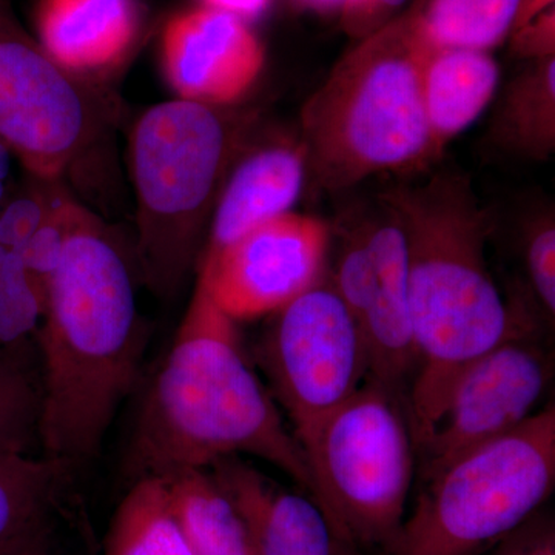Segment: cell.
<instances>
[{
  "mask_svg": "<svg viewBox=\"0 0 555 555\" xmlns=\"http://www.w3.org/2000/svg\"><path fill=\"white\" fill-rule=\"evenodd\" d=\"M33 181L35 184L25 185L0 203V246L16 254L42 224L62 185V182L43 181L35 177Z\"/></svg>",
  "mask_w": 555,
  "mask_h": 555,
  "instance_id": "484cf974",
  "label": "cell"
},
{
  "mask_svg": "<svg viewBox=\"0 0 555 555\" xmlns=\"http://www.w3.org/2000/svg\"><path fill=\"white\" fill-rule=\"evenodd\" d=\"M80 204L60 188L54 196L53 206L35 235L25 244L20 254L22 262L36 283L46 292L47 284L60 268L65 247H67L76 215Z\"/></svg>",
  "mask_w": 555,
  "mask_h": 555,
  "instance_id": "d4e9b609",
  "label": "cell"
},
{
  "mask_svg": "<svg viewBox=\"0 0 555 555\" xmlns=\"http://www.w3.org/2000/svg\"><path fill=\"white\" fill-rule=\"evenodd\" d=\"M250 455L312 496L305 451L251 366L238 323L195 291L139 409L124 473L130 481Z\"/></svg>",
  "mask_w": 555,
  "mask_h": 555,
  "instance_id": "3957f363",
  "label": "cell"
},
{
  "mask_svg": "<svg viewBox=\"0 0 555 555\" xmlns=\"http://www.w3.org/2000/svg\"><path fill=\"white\" fill-rule=\"evenodd\" d=\"M159 478L193 555H254L238 509L208 467Z\"/></svg>",
  "mask_w": 555,
  "mask_h": 555,
  "instance_id": "d6986e66",
  "label": "cell"
},
{
  "mask_svg": "<svg viewBox=\"0 0 555 555\" xmlns=\"http://www.w3.org/2000/svg\"><path fill=\"white\" fill-rule=\"evenodd\" d=\"M7 555H49L47 554L46 535L42 539L39 537L35 542L28 543V545L22 546L20 550Z\"/></svg>",
  "mask_w": 555,
  "mask_h": 555,
  "instance_id": "836d02e7",
  "label": "cell"
},
{
  "mask_svg": "<svg viewBox=\"0 0 555 555\" xmlns=\"http://www.w3.org/2000/svg\"><path fill=\"white\" fill-rule=\"evenodd\" d=\"M352 550H353V547H349V550H347L346 553L343 555H353Z\"/></svg>",
  "mask_w": 555,
  "mask_h": 555,
  "instance_id": "d590c367",
  "label": "cell"
},
{
  "mask_svg": "<svg viewBox=\"0 0 555 555\" xmlns=\"http://www.w3.org/2000/svg\"><path fill=\"white\" fill-rule=\"evenodd\" d=\"M208 469L238 509L254 555H343L349 550L312 496L288 491L243 456H224Z\"/></svg>",
  "mask_w": 555,
  "mask_h": 555,
  "instance_id": "5bb4252c",
  "label": "cell"
},
{
  "mask_svg": "<svg viewBox=\"0 0 555 555\" xmlns=\"http://www.w3.org/2000/svg\"><path fill=\"white\" fill-rule=\"evenodd\" d=\"M332 230L310 215H281L199 259L198 281L235 320L272 317L324 276Z\"/></svg>",
  "mask_w": 555,
  "mask_h": 555,
  "instance_id": "30bf717a",
  "label": "cell"
},
{
  "mask_svg": "<svg viewBox=\"0 0 555 555\" xmlns=\"http://www.w3.org/2000/svg\"><path fill=\"white\" fill-rule=\"evenodd\" d=\"M496 147L521 159L555 152V56L529 61L507 86L489 130Z\"/></svg>",
  "mask_w": 555,
  "mask_h": 555,
  "instance_id": "ffe728a7",
  "label": "cell"
},
{
  "mask_svg": "<svg viewBox=\"0 0 555 555\" xmlns=\"http://www.w3.org/2000/svg\"><path fill=\"white\" fill-rule=\"evenodd\" d=\"M551 374L545 350L529 337L507 339L469 364L452 387L429 440L418 451L423 480L534 415Z\"/></svg>",
  "mask_w": 555,
  "mask_h": 555,
  "instance_id": "8fae6325",
  "label": "cell"
},
{
  "mask_svg": "<svg viewBox=\"0 0 555 555\" xmlns=\"http://www.w3.org/2000/svg\"><path fill=\"white\" fill-rule=\"evenodd\" d=\"M73 469L42 454L0 451V555L46 535L47 517Z\"/></svg>",
  "mask_w": 555,
  "mask_h": 555,
  "instance_id": "ac0fdd59",
  "label": "cell"
},
{
  "mask_svg": "<svg viewBox=\"0 0 555 555\" xmlns=\"http://www.w3.org/2000/svg\"><path fill=\"white\" fill-rule=\"evenodd\" d=\"M243 137V120L184 100L153 105L130 134L139 280L163 299L178 294Z\"/></svg>",
  "mask_w": 555,
  "mask_h": 555,
  "instance_id": "5b68a950",
  "label": "cell"
},
{
  "mask_svg": "<svg viewBox=\"0 0 555 555\" xmlns=\"http://www.w3.org/2000/svg\"><path fill=\"white\" fill-rule=\"evenodd\" d=\"M139 281L133 248L79 206L36 335L40 454L76 467L100 452L147 349Z\"/></svg>",
  "mask_w": 555,
  "mask_h": 555,
  "instance_id": "6da1fadb",
  "label": "cell"
},
{
  "mask_svg": "<svg viewBox=\"0 0 555 555\" xmlns=\"http://www.w3.org/2000/svg\"><path fill=\"white\" fill-rule=\"evenodd\" d=\"M160 57L178 100L221 108L243 100L266 64L264 47L248 22L208 7L167 24Z\"/></svg>",
  "mask_w": 555,
  "mask_h": 555,
  "instance_id": "7c38bea8",
  "label": "cell"
},
{
  "mask_svg": "<svg viewBox=\"0 0 555 555\" xmlns=\"http://www.w3.org/2000/svg\"><path fill=\"white\" fill-rule=\"evenodd\" d=\"M312 499L345 545L389 547L406 514L416 448L401 397L366 383L299 440Z\"/></svg>",
  "mask_w": 555,
  "mask_h": 555,
  "instance_id": "52a82bcc",
  "label": "cell"
},
{
  "mask_svg": "<svg viewBox=\"0 0 555 555\" xmlns=\"http://www.w3.org/2000/svg\"><path fill=\"white\" fill-rule=\"evenodd\" d=\"M10 149L7 147L5 142L0 139V203L7 196V178L10 173Z\"/></svg>",
  "mask_w": 555,
  "mask_h": 555,
  "instance_id": "1f68e13d",
  "label": "cell"
},
{
  "mask_svg": "<svg viewBox=\"0 0 555 555\" xmlns=\"http://www.w3.org/2000/svg\"><path fill=\"white\" fill-rule=\"evenodd\" d=\"M516 555H555L554 542H543L540 545L531 547V550H526L525 553L516 554Z\"/></svg>",
  "mask_w": 555,
  "mask_h": 555,
  "instance_id": "e575fe53",
  "label": "cell"
},
{
  "mask_svg": "<svg viewBox=\"0 0 555 555\" xmlns=\"http://www.w3.org/2000/svg\"><path fill=\"white\" fill-rule=\"evenodd\" d=\"M46 309V292L16 251L0 246V353L36 356V335Z\"/></svg>",
  "mask_w": 555,
  "mask_h": 555,
  "instance_id": "603a6c76",
  "label": "cell"
},
{
  "mask_svg": "<svg viewBox=\"0 0 555 555\" xmlns=\"http://www.w3.org/2000/svg\"><path fill=\"white\" fill-rule=\"evenodd\" d=\"M406 236L415 372L406 396L416 452L462 372L507 339L529 337L489 270L491 219L469 177L438 171L379 196Z\"/></svg>",
  "mask_w": 555,
  "mask_h": 555,
  "instance_id": "7a4b0ae2",
  "label": "cell"
},
{
  "mask_svg": "<svg viewBox=\"0 0 555 555\" xmlns=\"http://www.w3.org/2000/svg\"><path fill=\"white\" fill-rule=\"evenodd\" d=\"M302 5L308 7L315 11H323V13H332V11H339L343 5V0H299Z\"/></svg>",
  "mask_w": 555,
  "mask_h": 555,
  "instance_id": "d6a6232c",
  "label": "cell"
},
{
  "mask_svg": "<svg viewBox=\"0 0 555 555\" xmlns=\"http://www.w3.org/2000/svg\"><path fill=\"white\" fill-rule=\"evenodd\" d=\"M429 47L414 3L358 40L313 91L301 112V145L321 189L338 192L437 160L422 96Z\"/></svg>",
  "mask_w": 555,
  "mask_h": 555,
  "instance_id": "277c9868",
  "label": "cell"
},
{
  "mask_svg": "<svg viewBox=\"0 0 555 555\" xmlns=\"http://www.w3.org/2000/svg\"><path fill=\"white\" fill-rule=\"evenodd\" d=\"M551 7H555V0H520L513 31L524 27L528 22L542 14L543 11L550 10Z\"/></svg>",
  "mask_w": 555,
  "mask_h": 555,
  "instance_id": "4dcf8cb0",
  "label": "cell"
},
{
  "mask_svg": "<svg viewBox=\"0 0 555 555\" xmlns=\"http://www.w3.org/2000/svg\"><path fill=\"white\" fill-rule=\"evenodd\" d=\"M38 358L0 353V451L30 452L38 443Z\"/></svg>",
  "mask_w": 555,
  "mask_h": 555,
  "instance_id": "cb8c5ba5",
  "label": "cell"
},
{
  "mask_svg": "<svg viewBox=\"0 0 555 555\" xmlns=\"http://www.w3.org/2000/svg\"><path fill=\"white\" fill-rule=\"evenodd\" d=\"M529 283L551 323L555 318V222L553 214L537 219L526 235Z\"/></svg>",
  "mask_w": 555,
  "mask_h": 555,
  "instance_id": "4316f807",
  "label": "cell"
},
{
  "mask_svg": "<svg viewBox=\"0 0 555 555\" xmlns=\"http://www.w3.org/2000/svg\"><path fill=\"white\" fill-rule=\"evenodd\" d=\"M511 47L518 57L528 61L555 56V7L511 33Z\"/></svg>",
  "mask_w": 555,
  "mask_h": 555,
  "instance_id": "f1b7e54d",
  "label": "cell"
},
{
  "mask_svg": "<svg viewBox=\"0 0 555 555\" xmlns=\"http://www.w3.org/2000/svg\"><path fill=\"white\" fill-rule=\"evenodd\" d=\"M306 178L308 159L301 144H273L247 156L219 193L203 257L292 211Z\"/></svg>",
  "mask_w": 555,
  "mask_h": 555,
  "instance_id": "9a60e30c",
  "label": "cell"
},
{
  "mask_svg": "<svg viewBox=\"0 0 555 555\" xmlns=\"http://www.w3.org/2000/svg\"><path fill=\"white\" fill-rule=\"evenodd\" d=\"M272 318L259 363L299 443L366 383L367 346L326 275Z\"/></svg>",
  "mask_w": 555,
  "mask_h": 555,
  "instance_id": "9c48e42d",
  "label": "cell"
},
{
  "mask_svg": "<svg viewBox=\"0 0 555 555\" xmlns=\"http://www.w3.org/2000/svg\"><path fill=\"white\" fill-rule=\"evenodd\" d=\"M408 0H343L339 20L347 35L360 40L397 17Z\"/></svg>",
  "mask_w": 555,
  "mask_h": 555,
  "instance_id": "83f0119b",
  "label": "cell"
},
{
  "mask_svg": "<svg viewBox=\"0 0 555 555\" xmlns=\"http://www.w3.org/2000/svg\"><path fill=\"white\" fill-rule=\"evenodd\" d=\"M104 555H193L159 477L131 481L109 524Z\"/></svg>",
  "mask_w": 555,
  "mask_h": 555,
  "instance_id": "44dd1931",
  "label": "cell"
},
{
  "mask_svg": "<svg viewBox=\"0 0 555 555\" xmlns=\"http://www.w3.org/2000/svg\"><path fill=\"white\" fill-rule=\"evenodd\" d=\"M420 31L430 47L494 50L511 36L520 0H416Z\"/></svg>",
  "mask_w": 555,
  "mask_h": 555,
  "instance_id": "7402d4cb",
  "label": "cell"
},
{
  "mask_svg": "<svg viewBox=\"0 0 555 555\" xmlns=\"http://www.w3.org/2000/svg\"><path fill=\"white\" fill-rule=\"evenodd\" d=\"M208 9L224 11V13L250 21L264 13L270 0H204Z\"/></svg>",
  "mask_w": 555,
  "mask_h": 555,
  "instance_id": "f546056e",
  "label": "cell"
},
{
  "mask_svg": "<svg viewBox=\"0 0 555 555\" xmlns=\"http://www.w3.org/2000/svg\"><path fill=\"white\" fill-rule=\"evenodd\" d=\"M500 67L489 51L429 47L422 96L437 159L452 139L480 118L499 89Z\"/></svg>",
  "mask_w": 555,
  "mask_h": 555,
  "instance_id": "e0dca14e",
  "label": "cell"
},
{
  "mask_svg": "<svg viewBox=\"0 0 555 555\" xmlns=\"http://www.w3.org/2000/svg\"><path fill=\"white\" fill-rule=\"evenodd\" d=\"M375 270V292L360 320L369 353V378L406 401L415 372V346L409 310L406 236L396 215L379 210L357 225Z\"/></svg>",
  "mask_w": 555,
  "mask_h": 555,
  "instance_id": "4fadbf2b",
  "label": "cell"
},
{
  "mask_svg": "<svg viewBox=\"0 0 555 555\" xmlns=\"http://www.w3.org/2000/svg\"><path fill=\"white\" fill-rule=\"evenodd\" d=\"M555 486V408L456 456L423 480L389 555H478L511 534Z\"/></svg>",
  "mask_w": 555,
  "mask_h": 555,
  "instance_id": "8992f818",
  "label": "cell"
},
{
  "mask_svg": "<svg viewBox=\"0 0 555 555\" xmlns=\"http://www.w3.org/2000/svg\"><path fill=\"white\" fill-rule=\"evenodd\" d=\"M115 113L113 100L51 60L0 0V139L31 177L62 182Z\"/></svg>",
  "mask_w": 555,
  "mask_h": 555,
  "instance_id": "ba28073f",
  "label": "cell"
},
{
  "mask_svg": "<svg viewBox=\"0 0 555 555\" xmlns=\"http://www.w3.org/2000/svg\"><path fill=\"white\" fill-rule=\"evenodd\" d=\"M38 42L78 78L115 68L138 33L133 0H40Z\"/></svg>",
  "mask_w": 555,
  "mask_h": 555,
  "instance_id": "2e32d148",
  "label": "cell"
}]
</instances>
